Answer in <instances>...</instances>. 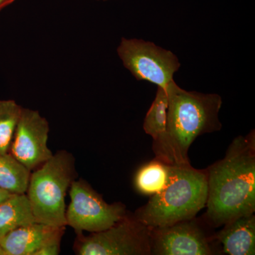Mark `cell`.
<instances>
[{"label":"cell","mask_w":255,"mask_h":255,"mask_svg":"<svg viewBox=\"0 0 255 255\" xmlns=\"http://www.w3.org/2000/svg\"><path fill=\"white\" fill-rule=\"evenodd\" d=\"M14 0H0V11L4 9L6 6H9L11 3L14 2Z\"/></svg>","instance_id":"d6986e66"},{"label":"cell","mask_w":255,"mask_h":255,"mask_svg":"<svg viewBox=\"0 0 255 255\" xmlns=\"http://www.w3.org/2000/svg\"><path fill=\"white\" fill-rule=\"evenodd\" d=\"M22 107L14 100H0V153H9Z\"/></svg>","instance_id":"2e32d148"},{"label":"cell","mask_w":255,"mask_h":255,"mask_svg":"<svg viewBox=\"0 0 255 255\" xmlns=\"http://www.w3.org/2000/svg\"><path fill=\"white\" fill-rule=\"evenodd\" d=\"M222 246L223 252L229 255L255 254V216H241L224 225L214 236Z\"/></svg>","instance_id":"8fae6325"},{"label":"cell","mask_w":255,"mask_h":255,"mask_svg":"<svg viewBox=\"0 0 255 255\" xmlns=\"http://www.w3.org/2000/svg\"><path fill=\"white\" fill-rule=\"evenodd\" d=\"M172 165L155 158L137 170L134 179L135 189L140 194L152 196L167 187Z\"/></svg>","instance_id":"4fadbf2b"},{"label":"cell","mask_w":255,"mask_h":255,"mask_svg":"<svg viewBox=\"0 0 255 255\" xmlns=\"http://www.w3.org/2000/svg\"><path fill=\"white\" fill-rule=\"evenodd\" d=\"M151 255H212L214 236L201 220L179 221L170 226L150 228Z\"/></svg>","instance_id":"ba28073f"},{"label":"cell","mask_w":255,"mask_h":255,"mask_svg":"<svg viewBox=\"0 0 255 255\" xmlns=\"http://www.w3.org/2000/svg\"><path fill=\"white\" fill-rule=\"evenodd\" d=\"M49 124L38 111L22 108L9 153L30 172L51 158L48 146Z\"/></svg>","instance_id":"9c48e42d"},{"label":"cell","mask_w":255,"mask_h":255,"mask_svg":"<svg viewBox=\"0 0 255 255\" xmlns=\"http://www.w3.org/2000/svg\"><path fill=\"white\" fill-rule=\"evenodd\" d=\"M70 204L66 209L67 226L76 234L105 231L127 214L122 202L108 204L102 196L83 179H77L69 189Z\"/></svg>","instance_id":"8992f818"},{"label":"cell","mask_w":255,"mask_h":255,"mask_svg":"<svg viewBox=\"0 0 255 255\" xmlns=\"http://www.w3.org/2000/svg\"><path fill=\"white\" fill-rule=\"evenodd\" d=\"M31 172L9 153H0V188L11 194H26Z\"/></svg>","instance_id":"5bb4252c"},{"label":"cell","mask_w":255,"mask_h":255,"mask_svg":"<svg viewBox=\"0 0 255 255\" xmlns=\"http://www.w3.org/2000/svg\"><path fill=\"white\" fill-rule=\"evenodd\" d=\"M11 194H11V193L8 192V191H5L4 189L0 188V204L6 200V199H8Z\"/></svg>","instance_id":"ac0fdd59"},{"label":"cell","mask_w":255,"mask_h":255,"mask_svg":"<svg viewBox=\"0 0 255 255\" xmlns=\"http://www.w3.org/2000/svg\"><path fill=\"white\" fill-rule=\"evenodd\" d=\"M169 101L167 91L157 87L155 100L152 102L143 122V130L153 141L163 135L167 123Z\"/></svg>","instance_id":"9a60e30c"},{"label":"cell","mask_w":255,"mask_h":255,"mask_svg":"<svg viewBox=\"0 0 255 255\" xmlns=\"http://www.w3.org/2000/svg\"><path fill=\"white\" fill-rule=\"evenodd\" d=\"M207 198L206 169H196L191 164L172 165L167 187L151 196L133 215L149 228L170 226L195 218L206 207Z\"/></svg>","instance_id":"3957f363"},{"label":"cell","mask_w":255,"mask_h":255,"mask_svg":"<svg viewBox=\"0 0 255 255\" xmlns=\"http://www.w3.org/2000/svg\"><path fill=\"white\" fill-rule=\"evenodd\" d=\"M206 222L218 228L255 212V131L236 137L222 159L206 169Z\"/></svg>","instance_id":"6da1fadb"},{"label":"cell","mask_w":255,"mask_h":255,"mask_svg":"<svg viewBox=\"0 0 255 255\" xmlns=\"http://www.w3.org/2000/svg\"><path fill=\"white\" fill-rule=\"evenodd\" d=\"M150 229L133 214H127L101 232L77 234L74 252L78 255H150Z\"/></svg>","instance_id":"5b68a950"},{"label":"cell","mask_w":255,"mask_h":255,"mask_svg":"<svg viewBox=\"0 0 255 255\" xmlns=\"http://www.w3.org/2000/svg\"><path fill=\"white\" fill-rule=\"evenodd\" d=\"M78 177L75 157L65 150L32 171L26 194L36 222L66 227L65 197Z\"/></svg>","instance_id":"277c9868"},{"label":"cell","mask_w":255,"mask_h":255,"mask_svg":"<svg viewBox=\"0 0 255 255\" xmlns=\"http://www.w3.org/2000/svg\"><path fill=\"white\" fill-rule=\"evenodd\" d=\"M36 222L26 194H13L0 204V239L21 226Z\"/></svg>","instance_id":"7c38bea8"},{"label":"cell","mask_w":255,"mask_h":255,"mask_svg":"<svg viewBox=\"0 0 255 255\" xmlns=\"http://www.w3.org/2000/svg\"><path fill=\"white\" fill-rule=\"evenodd\" d=\"M65 228L33 222L7 233L0 246L7 255H34L44 247L61 243Z\"/></svg>","instance_id":"30bf717a"},{"label":"cell","mask_w":255,"mask_h":255,"mask_svg":"<svg viewBox=\"0 0 255 255\" xmlns=\"http://www.w3.org/2000/svg\"><path fill=\"white\" fill-rule=\"evenodd\" d=\"M0 255H6V252H5L2 247L1 246H0Z\"/></svg>","instance_id":"ffe728a7"},{"label":"cell","mask_w":255,"mask_h":255,"mask_svg":"<svg viewBox=\"0 0 255 255\" xmlns=\"http://www.w3.org/2000/svg\"><path fill=\"white\" fill-rule=\"evenodd\" d=\"M117 53L124 66L137 81H146L167 90L181 67L177 55L142 39L122 38Z\"/></svg>","instance_id":"52a82bcc"},{"label":"cell","mask_w":255,"mask_h":255,"mask_svg":"<svg viewBox=\"0 0 255 255\" xmlns=\"http://www.w3.org/2000/svg\"><path fill=\"white\" fill-rule=\"evenodd\" d=\"M60 253V243L49 245L36 252L34 255H58Z\"/></svg>","instance_id":"e0dca14e"},{"label":"cell","mask_w":255,"mask_h":255,"mask_svg":"<svg viewBox=\"0 0 255 255\" xmlns=\"http://www.w3.org/2000/svg\"><path fill=\"white\" fill-rule=\"evenodd\" d=\"M169 106L163 135L153 141L155 158L171 165L191 164L189 150L199 135L219 131L222 128L219 112L221 96L189 92L174 80L167 87Z\"/></svg>","instance_id":"7a4b0ae2"},{"label":"cell","mask_w":255,"mask_h":255,"mask_svg":"<svg viewBox=\"0 0 255 255\" xmlns=\"http://www.w3.org/2000/svg\"><path fill=\"white\" fill-rule=\"evenodd\" d=\"M97 1H109V0H97Z\"/></svg>","instance_id":"44dd1931"}]
</instances>
